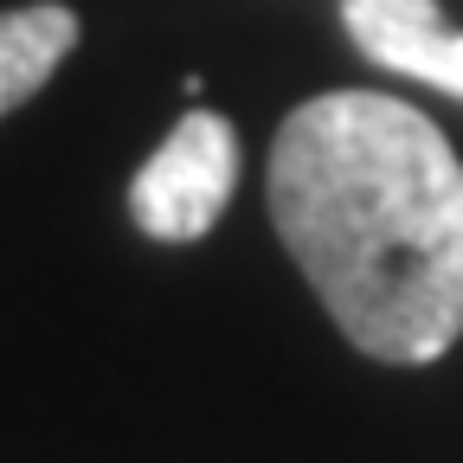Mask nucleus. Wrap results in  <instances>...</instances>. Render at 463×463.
<instances>
[{"instance_id":"f257e3e1","label":"nucleus","mask_w":463,"mask_h":463,"mask_svg":"<svg viewBox=\"0 0 463 463\" xmlns=\"http://www.w3.org/2000/svg\"><path fill=\"white\" fill-rule=\"evenodd\" d=\"M270 225L367 361L425 367L463 341V161L425 109L328 90L283 116Z\"/></svg>"},{"instance_id":"f03ea898","label":"nucleus","mask_w":463,"mask_h":463,"mask_svg":"<svg viewBox=\"0 0 463 463\" xmlns=\"http://www.w3.org/2000/svg\"><path fill=\"white\" fill-rule=\"evenodd\" d=\"M239 187V129L219 109H187L167 142L136 167L129 219L161 245H194L219 225Z\"/></svg>"},{"instance_id":"7ed1b4c3","label":"nucleus","mask_w":463,"mask_h":463,"mask_svg":"<svg viewBox=\"0 0 463 463\" xmlns=\"http://www.w3.org/2000/svg\"><path fill=\"white\" fill-rule=\"evenodd\" d=\"M341 26L380 71L419 78L463 103V33L438 14V0H341Z\"/></svg>"},{"instance_id":"20e7f679","label":"nucleus","mask_w":463,"mask_h":463,"mask_svg":"<svg viewBox=\"0 0 463 463\" xmlns=\"http://www.w3.org/2000/svg\"><path fill=\"white\" fill-rule=\"evenodd\" d=\"M78 45V14L58 0H33V7L0 14V116H14L26 97L52 84V71Z\"/></svg>"}]
</instances>
